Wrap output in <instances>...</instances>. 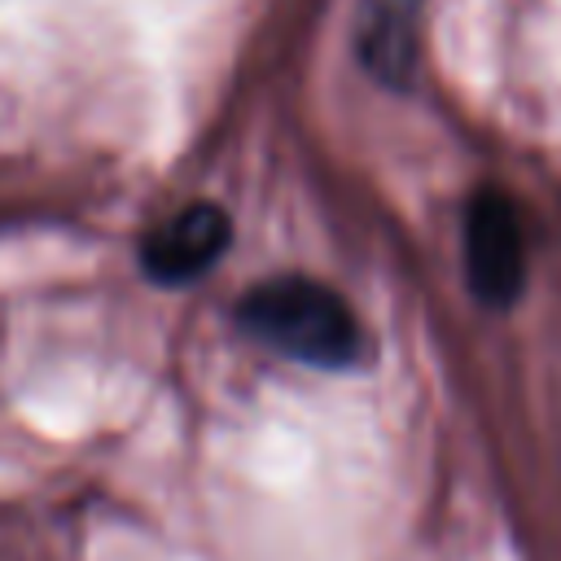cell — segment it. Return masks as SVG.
Masks as SVG:
<instances>
[{"mask_svg": "<svg viewBox=\"0 0 561 561\" xmlns=\"http://www.w3.org/2000/svg\"><path fill=\"white\" fill-rule=\"evenodd\" d=\"M237 316L263 346L316 368H351L364 355V329L351 302L311 276H272L254 285Z\"/></svg>", "mask_w": 561, "mask_h": 561, "instance_id": "obj_1", "label": "cell"}, {"mask_svg": "<svg viewBox=\"0 0 561 561\" xmlns=\"http://www.w3.org/2000/svg\"><path fill=\"white\" fill-rule=\"evenodd\" d=\"M416 35H421V0H364L355 44H359L364 66L381 83L403 88L412 79Z\"/></svg>", "mask_w": 561, "mask_h": 561, "instance_id": "obj_4", "label": "cell"}, {"mask_svg": "<svg viewBox=\"0 0 561 561\" xmlns=\"http://www.w3.org/2000/svg\"><path fill=\"white\" fill-rule=\"evenodd\" d=\"M228 237H232V224H228L224 206L188 202L184 210H175L167 224H158L145 237L140 263L162 285H188L193 276H202L224 254Z\"/></svg>", "mask_w": 561, "mask_h": 561, "instance_id": "obj_3", "label": "cell"}, {"mask_svg": "<svg viewBox=\"0 0 561 561\" xmlns=\"http://www.w3.org/2000/svg\"><path fill=\"white\" fill-rule=\"evenodd\" d=\"M465 272L486 307H508L526 280V237L517 206L500 188H482L465 210Z\"/></svg>", "mask_w": 561, "mask_h": 561, "instance_id": "obj_2", "label": "cell"}]
</instances>
